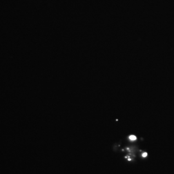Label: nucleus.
<instances>
[{
    "label": "nucleus",
    "instance_id": "2",
    "mask_svg": "<svg viewBox=\"0 0 174 174\" xmlns=\"http://www.w3.org/2000/svg\"><path fill=\"white\" fill-rule=\"evenodd\" d=\"M147 155H148V154L146 152H144V153H143L142 154V157H146L147 156Z\"/></svg>",
    "mask_w": 174,
    "mask_h": 174
},
{
    "label": "nucleus",
    "instance_id": "1",
    "mask_svg": "<svg viewBox=\"0 0 174 174\" xmlns=\"http://www.w3.org/2000/svg\"><path fill=\"white\" fill-rule=\"evenodd\" d=\"M129 139L130 140V141H133L136 140L137 139V138H136V136H135L134 135H132L130 136H129Z\"/></svg>",
    "mask_w": 174,
    "mask_h": 174
}]
</instances>
